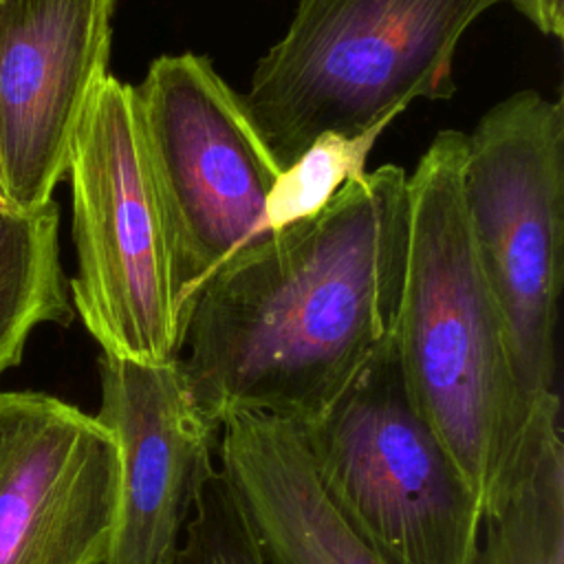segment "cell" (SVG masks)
<instances>
[{"label": "cell", "mask_w": 564, "mask_h": 564, "mask_svg": "<svg viewBox=\"0 0 564 564\" xmlns=\"http://www.w3.org/2000/svg\"><path fill=\"white\" fill-rule=\"evenodd\" d=\"M408 225V174L379 165L216 269L178 357L200 414L214 427L236 412L319 416L394 328Z\"/></svg>", "instance_id": "1"}, {"label": "cell", "mask_w": 564, "mask_h": 564, "mask_svg": "<svg viewBox=\"0 0 564 564\" xmlns=\"http://www.w3.org/2000/svg\"><path fill=\"white\" fill-rule=\"evenodd\" d=\"M465 134L443 130L408 174V260L392 341L412 405L485 502L533 399L476 260L460 194Z\"/></svg>", "instance_id": "2"}, {"label": "cell", "mask_w": 564, "mask_h": 564, "mask_svg": "<svg viewBox=\"0 0 564 564\" xmlns=\"http://www.w3.org/2000/svg\"><path fill=\"white\" fill-rule=\"evenodd\" d=\"M505 0H297L240 95L280 167L317 137L383 128L414 99H447L467 26Z\"/></svg>", "instance_id": "3"}, {"label": "cell", "mask_w": 564, "mask_h": 564, "mask_svg": "<svg viewBox=\"0 0 564 564\" xmlns=\"http://www.w3.org/2000/svg\"><path fill=\"white\" fill-rule=\"evenodd\" d=\"M77 273L73 306L104 355H183L192 304L141 132L134 86L106 75L77 130L68 172Z\"/></svg>", "instance_id": "4"}, {"label": "cell", "mask_w": 564, "mask_h": 564, "mask_svg": "<svg viewBox=\"0 0 564 564\" xmlns=\"http://www.w3.org/2000/svg\"><path fill=\"white\" fill-rule=\"evenodd\" d=\"M297 430L324 496L388 564H474L482 500L412 405L392 333Z\"/></svg>", "instance_id": "5"}, {"label": "cell", "mask_w": 564, "mask_h": 564, "mask_svg": "<svg viewBox=\"0 0 564 564\" xmlns=\"http://www.w3.org/2000/svg\"><path fill=\"white\" fill-rule=\"evenodd\" d=\"M460 194L524 397L553 392L564 245V108L520 90L465 137Z\"/></svg>", "instance_id": "6"}, {"label": "cell", "mask_w": 564, "mask_h": 564, "mask_svg": "<svg viewBox=\"0 0 564 564\" xmlns=\"http://www.w3.org/2000/svg\"><path fill=\"white\" fill-rule=\"evenodd\" d=\"M134 99L176 242L178 278L194 306L214 271L262 234L282 167L240 95L203 55L156 57Z\"/></svg>", "instance_id": "7"}, {"label": "cell", "mask_w": 564, "mask_h": 564, "mask_svg": "<svg viewBox=\"0 0 564 564\" xmlns=\"http://www.w3.org/2000/svg\"><path fill=\"white\" fill-rule=\"evenodd\" d=\"M119 502L112 432L46 392H0V564H104Z\"/></svg>", "instance_id": "8"}, {"label": "cell", "mask_w": 564, "mask_h": 564, "mask_svg": "<svg viewBox=\"0 0 564 564\" xmlns=\"http://www.w3.org/2000/svg\"><path fill=\"white\" fill-rule=\"evenodd\" d=\"M115 0H0V187L13 209L53 198L108 75Z\"/></svg>", "instance_id": "9"}, {"label": "cell", "mask_w": 564, "mask_h": 564, "mask_svg": "<svg viewBox=\"0 0 564 564\" xmlns=\"http://www.w3.org/2000/svg\"><path fill=\"white\" fill-rule=\"evenodd\" d=\"M95 414L119 449V502L104 564H163L214 476L220 427L198 410L178 359L99 357Z\"/></svg>", "instance_id": "10"}, {"label": "cell", "mask_w": 564, "mask_h": 564, "mask_svg": "<svg viewBox=\"0 0 564 564\" xmlns=\"http://www.w3.org/2000/svg\"><path fill=\"white\" fill-rule=\"evenodd\" d=\"M218 458L269 564H388L324 496L295 423L227 414Z\"/></svg>", "instance_id": "11"}, {"label": "cell", "mask_w": 564, "mask_h": 564, "mask_svg": "<svg viewBox=\"0 0 564 564\" xmlns=\"http://www.w3.org/2000/svg\"><path fill=\"white\" fill-rule=\"evenodd\" d=\"M474 564H564L560 397H533L518 443L482 502Z\"/></svg>", "instance_id": "12"}, {"label": "cell", "mask_w": 564, "mask_h": 564, "mask_svg": "<svg viewBox=\"0 0 564 564\" xmlns=\"http://www.w3.org/2000/svg\"><path fill=\"white\" fill-rule=\"evenodd\" d=\"M57 227L53 200L35 209L0 205V375L20 364L40 324L73 319Z\"/></svg>", "instance_id": "13"}, {"label": "cell", "mask_w": 564, "mask_h": 564, "mask_svg": "<svg viewBox=\"0 0 564 564\" xmlns=\"http://www.w3.org/2000/svg\"><path fill=\"white\" fill-rule=\"evenodd\" d=\"M383 128L359 137L322 134L291 165L282 167L264 205L262 231L304 220L328 205L348 183L366 174V161Z\"/></svg>", "instance_id": "14"}, {"label": "cell", "mask_w": 564, "mask_h": 564, "mask_svg": "<svg viewBox=\"0 0 564 564\" xmlns=\"http://www.w3.org/2000/svg\"><path fill=\"white\" fill-rule=\"evenodd\" d=\"M163 564H269L249 516L220 469L203 487L176 549Z\"/></svg>", "instance_id": "15"}, {"label": "cell", "mask_w": 564, "mask_h": 564, "mask_svg": "<svg viewBox=\"0 0 564 564\" xmlns=\"http://www.w3.org/2000/svg\"><path fill=\"white\" fill-rule=\"evenodd\" d=\"M507 2H511L535 26H551L560 22L564 13L562 0H507Z\"/></svg>", "instance_id": "16"}, {"label": "cell", "mask_w": 564, "mask_h": 564, "mask_svg": "<svg viewBox=\"0 0 564 564\" xmlns=\"http://www.w3.org/2000/svg\"><path fill=\"white\" fill-rule=\"evenodd\" d=\"M0 205H7V200H4V194H2V187H0ZM9 207V205H7Z\"/></svg>", "instance_id": "17"}]
</instances>
